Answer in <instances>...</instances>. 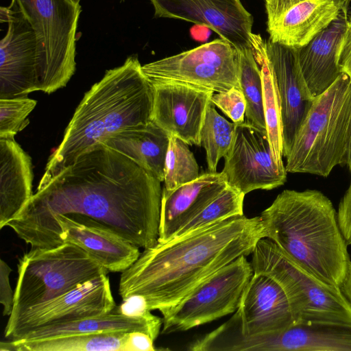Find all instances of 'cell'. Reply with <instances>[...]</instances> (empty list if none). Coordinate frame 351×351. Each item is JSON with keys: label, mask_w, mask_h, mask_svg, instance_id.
Here are the masks:
<instances>
[{"label": "cell", "mask_w": 351, "mask_h": 351, "mask_svg": "<svg viewBox=\"0 0 351 351\" xmlns=\"http://www.w3.org/2000/svg\"><path fill=\"white\" fill-rule=\"evenodd\" d=\"M161 182L125 155L99 143L46 184L5 227L31 247L56 216L112 231L144 249L158 241Z\"/></svg>", "instance_id": "1"}, {"label": "cell", "mask_w": 351, "mask_h": 351, "mask_svg": "<svg viewBox=\"0 0 351 351\" xmlns=\"http://www.w3.org/2000/svg\"><path fill=\"white\" fill-rule=\"evenodd\" d=\"M265 237L260 216L243 215L158 242L121 272L119 294L122 300L142 295L150 311L162 314L226 265L252 254Z\"/></svg>", "instance_id": "2"}, {"label": "cell", "mask_w": 351, "mask_h": 351, "mask_svg": "<svg viewBox=\"0 0 351 351\" xmlns=\"http://www.w3.org/2000/svg\"><path fill=\"white\" fill-rule=\"evenodd\" d=\"M153 103L152 85L136 56H129L121 66L106 71L76 108L38 186L112 135L150 121Z\"/></svg>", "instance_id": "3"}, {"label": "cell", "mask_w": 351, "mask_h": 351, "mask_svg": "<svg viewBox=\"0 0 351 351\" xmlns=\"http://www.w3.org/2000/svg\"><path fill=\"white\" fill-rule=\"evenodd\" d=\"M265 238L322 281L341 287L351 261L331 200L317 190H284L261 216Z\"/></svg>", "instance_id": "4"}, {"label": "cell", "mask_w": 351, "mask_h": 351, "mask_svg": "<svg viewBox=\"0 0 351 351\" xmlns=\"http://www.w3.org/2000/svg\"><path fill=\"white\" fill-rule=\"evenodd\" d=\"M350 123L351 82L342 73L313 99L286 157V171L327 177L344 165Z\"/></svg>", "instance_id": "5"}, {"label": "cell", "mask_w": 351, "mask_h": 351, "mask_svg": "<svg viewBox=\"0 0 351 351\" xmlns=\"http://www.w3.org/2000/svg\"><path fill=\"white\" fill-rule=\"evenodd\" d=\"M17 267L9 319L108 273L83 249L71 243L51 248L31 247L20 257Z\"/></svg>", "instance_id": "6"}, {"label": "cell", "mask_w": 351, "mask_h": 351, "mask_svg": "<svg viewBox=\"0 0 351 351\" xmlns=\"http://www.w3.org/2000/svg\"><path fill=\"white\" fill-rule=\"evenodd\" d=\"M252 255L253 272L271 278L283 290L295 324L313 321L351 324V304L341 287L316 278L267 238L258 241Z\"/></svg>", "instance_id": "7"}, {"label": "cell", "mask_w": 351, "mask_h": 351, "mask_svg": "<svg viewBox=\"0 0 351 351\" xmlns=\"http://www.w3.org/2000/svg\"><path fill=\"white\" fill-rule=\"evenodd\" d=\"M37 40L38 90L50 94L64 87L75 71L80 4L71 0H12Z\"/></svg>", "instance_id": "8"}, {"label": "cell", "mask_w": 351, "mask_h": 351, "mask_svg": "<svg viewBox=\"0 0 351 351\" xmlns=\"http://www.w3.org/2000/svg\"><path fill=\"white\" fill-rule=\"evenodd\" d=\"M246 257L241 256L226 265L162 313L161 333L186 331L234 313L254 274Z\"/></svg>", "instance_id": "9"}, {"label": "cell", "mask_w": 351, "mask_h": 351, "mask_svg": "<svg viewBox=\"0 0 351 351\" xmlns=\"http://www.w3.org/2000/svg\"><path fill=\"white\" fill-rule=\"evenodd\" d=\"M142 71L150 83L178 82L214 93L241 89L238 51L222 38L145 64Z\"/></svg>", "instance_id": "10"}, {"label": "cell", "mask_w": 351, "mask_h": 351, "mask_svg": "<svg viewBox=\"0 0 351 351\" xmlns=\"http://www.w3.org/2000/svg\"><path fill=\"white\" fill-rule=\"evenodd\" d=\"M116 306L110 279L101 275L71 291L8 319L4 336L16 340L40 328L103 315Z\"/></svg>", "instance_id": "11"}, {"label": "cell", "mask_w": 351, "mask_h": 351, "mask_svg": "<svg viewBox=\"0 0 351 351\" xmlns=\"http://www.w3.org/2000/svg\"><path fill=\"white\" fill-rule=\"evenodd\" d=\"M224 161L221 173L228 184L245 195L279 187L287 180V171L280 169L274 158L267 132L245 120L237 124Z\"/></svg>", "instance_id": "12"}, {"label": "cell", "mask_w": 351, "mask_h": 351, "mask_svg": "<svg viewBox=\"0 0 351 351\" xmlns=\"http://www.w3.org/2000/svg\"><path fill=\"white\" fill-rule=\"evenodd\" d=\"M1 21L8 28L0 42V99L27 96L39 90L35 32L13 2L1 7Z\"/></svg>", "instance_id": "13"}, {"label": "cell", "mask_w": 351, "mask_h": 351, "mask_svg": "<svg viewBox=\"0 0 351 351\" xmlns=\"http://www.w3.org/2000/svg\"><path fill=\"white\" fill-rule=\"evenodd\" d=\"M149 1L156 17L204 26L238 51L252 48L253 17L240 0Z\"/></svg>", "instance_id": "14"}, {"label": "cell", "mask_w": 351, "mask_h": 351, "mask_svg": "<svg viewBox=\"0 0 351 351\" xmlns=\"http://www.w3.org/2000/svg\"><path fill=\"white\" fill-rule=\"evenodd\" d=\"M252 48L262 55L274 75L282 109L283 156L287 157L295 134L314 97L300 68L298 49L263 40L253 34Z\"/></svg>", "instance_id": "15"}, {"label": "cell", "mask_w": 351, "mask_h": 351, "mask_svg": "<svg viewBox=\"0 0 351 351\" xmlns=\"http://www.w3.org/2000/svg\"><path fill=\"white\" fill-rule=\"evenodd\" d=\"M64 243L80 247L108 272L124 271L141 254L138 247L112 231L65 215L56 216L31 247L51 248Z\"/></svg>", "instance_id": "16"}, {"label": "cell", "mask_w": 351, "mask_h": 351, "mask_svg": "<svg viewBox=\"0 0 351 351\" xmlns=\"http://www.w3.org/2000/svg\"><path fill=\"white\" fill-rule=\"evenodd\" d=\"M151 121L169 136L201 146L200 132L213 91L173 81L151 83Z\"/></svg>", "instance_id": "17"}, {"label": "cell", "mask_w": 351, "mask_h": 351, "mask_svg": "<svg viewBox=\"0 0 351 351\" xmlns=\"http://www.w3.org/2000/svg\"><path fill=\"white\" fill-rule=\"evenodd\" d=\"M269 40L289 47L306 45L340 13L333 0H265Z\"/></svg>", "instance_id": "18"}, {"label": "cell", "mask_w": 351, "mask_h": 351, "mask_svg": "<svg viewBox=\"0 0 351 351\" xmlns=\"http://www.w3.org/2000/svg\"><path fill=\"white\" fill-rule=\"evenodd\" d=\"M241 332L255 335L282 331L295 324L288 300L271 278L253 274L234 313Z\"/></svg>", "instance_id": "19"}, {"label": "cell", "mask_w": 351, "mask_h": 351, "mask_svg": "<svg viewBox=\"0 0 351 351\" xmlns=\"http://www.w3.org/2000/svg\"><path fill=\"white\" fill-rule=\"evenodd\" d=\"M227 186L228 183L221 172H209L173 189L163 188L158 242L171 239Z\"/></svg>", "instance_id": "20"}, {"label": "cell", "mask_w": 351, "mask_h": 351, "mask_svg": "<svg viewBox=\"0 0 351 351\" xmlns=\"http://www.w3.org/2000/svg\"><path fill=\"white\" fill-rule=\"evenodd\" d=\"M348 19V12L340 11L336 19L306 45L298 49L302 73L313 97L324 93L342 73L338 55Z\"/></svg>", "instance_id": "21"}, {"label": "cell", "mask_w": 351, "mask_h": 351, "mask_svg": "<svg viewBox=\"0 0 351 351\" xmlns=\"http://www.w3.org/2000/svg\"><path fill=\"white\" fill-rule=\"evenodd\" d=\"M30 156L14 137H0V228L15 217L33 195Z\"/></svg>", "instance_id": "22"}, {"label": "cell", "mask_w": 351, "mask_h": 351, "mask_svg": "<svg viewBox=\"0 0 351 351\" xmlns=\"http://www.w3.org/2000/svg\"><path fill=\"white\" fill-rule=\"evenodd\" d=\"M169 137L150 121L125 128L101 143L125 155L162 182Z\"/></svg>", "instance_id": "23"}, {"label": "cell", "mask_w": 351, "mask_h": 351, "mask_svg": "<svg viewBox=\"0 0 351 351\" xmlns=\"http://www.w3.org/2000/svg\"><path fill=\"white\" fill-rule=\"evenodd\" d=\"M162 326V318L152 313L143 317H130L121 313L116 305L107 313L40 328L19 339L32 340L70 335L141 331L148 334L155 341Z\"/></svg>", "instance_id": "24"}, {"label": "cell", "mask_w": 351, "mask_h": 351, "mask_svg": "<svg viewBox=\"0 0 351 351\" xmlns=\"http://www.w3.org/2000/svg\"><path fill=\"white\" fill-rule=\"evenodd\" d=\"M128 332L70 335L40 339L1 341V351H123Z\"/></svg>", "instance_id": "25"}, {"label": "cell", "mask_w": 351, "mask_h": 351, "mask_svg": "<svg viewBox=\"0 0 351 351\" xmlns=\"http://www.w3.org/2000/svg\"><path fill=\"white\" fill-rule=\"evenodd\" d=\"M254 55L261 69L264 119L272 154L278 167L286 169L282 161V109L276 81L265 58L256 52Z\"/></svg>", "instance_id": "26"}, {"label": "cell", "mask_w": 351, "mask_h": 351, "mask_svg": "<svg viewBox=\"0 0 351 351\" xmlns=\"http://www.w3.org/2000/svg\"><path fill=\"white\" fill-rule=\"evenodd\" d=\"M238 54L239 81L247 104L245 121L267 132L263 112L261 67L258 66L253 48L238 51Z\"/></svg>", "instance_id": "27"}, {"label": "cell", "mask_w": 351, "mask_h": 351, "mask_svg": "<svg viewBox=\"0 0 351 351\" xmlns=\"http://www.w3.org/2000/svg\"><path fill=\"white\" fill-rule=\"evenodd\" d=\"M237 124L230 122L216 110L214 104H208L205 119L200 132L201 146L206 154L209 172H216L221 158L229 150L235 134Z\"/></svg>", "instance_id": "28"}, {"label": "cell", "mask_w": 351, "mask_h": 351, "mask_svg": "<svg viewBox=\"0 0 351 351\" xmlns=\"http://www.w3.org/2000/svg\"><path fill=\"white\" fill-rule=\"evenodd\" d=\"M245 195L241 191L228 184L217 197L182 227L173 237L184 235L230 217L243 215Z\"/></svg>", "instance_id": "29"}, {"label": "cell", "mask_w": 351, "mask_h": 351, "mask_svg": "<svg viewBox=\"0 0 351 351\" xmlns=\"http://www.w3.org/2000/svg\"><path fill=\"white\" fill-rule=\"evenodd\" d=\"M188 145L170 136L165 161L164 189H173L200 176L197 161Z\"/></svg>", "instance_id": "30"}, {"label": "cell", "mask_w": 351, "mask_h": 351, "mask_svg": "<svg viewBox=\"0 0 351 351\" xmlns=\"http://www.w3.org/2000/svg\"><path fill=\"white\" fill-rule=\"evenodd\" d=\"M36 104L27 96L0 99V137H14L23 130Z\"/></svg>", "instance_id": "31"}, {"label": "cell", "mask_w": 351, "mask_h": 351, "mask_svg": "<svg viewBox=\"0 0 351 351\" xmlns=\"http://www.w3.org/2000/svg\"><path fill=\"white\" fill-rule=\"evenodd\" d=\"M211 101L236 124L245 121L246 101L242 90L233 87L213 93Z\"/></svg>", "instance_id": "32"}, {"label": "cell", "mask_w": 351, "mask_h": 351, "mask_svg": "<svg viewBox=\"0 0 351 351\" xmlns=\"http://www.w3.org/2000/svg\"><path fill=\"white\" fill-rule=\"evenodd\" d=\"M337 220L348 245H351V181L337 209Z\"/></svg>", "instance_id": "33"}, {"label": "cell", "mask_w": 351, "mask_h": 351, "mask_svg": "<svg viewBox=\"0 0 351 351\" xmlns=\"http://www.w3.org/2000/svg\"><path fill=\"white\" fill-rule=\"evenodd\" d=\"M12 269L3 260H0V303L3 305V315H10L14 306V295L10 283V274Z\"/></svg>", "instance_id": "34"}, {"label": "cell", "mask_w": 351, "mask_h": 351, "mask_svg": "<svg viewBox=\"0 0 351 351\" xmlns=\"http://www.w3.org/2000/svg\"><path fill=\"white\" fill-rule=\"evenodd\" d=\"M117 308L121 313L130 317H143L152 313L146 298L140 294H133L123 299Z\"/></svg>", "instance_id": "35"}, {"label": "cell", "mask_w": 351, "mask_h": 351, "mask_svg": "<svg viewBox=\"0 0 351 351\" xmlns=\"http://www.w3.org/2000/svg\"><path fill=\"white\" fill-rule=\"evenodd\" d=\"M338 64L341 73L346 74L351 82V14L343 36L338 55Z\"/></svg>", "instance_id": "36"}, {"label": "cell", "mask_w": 351, "mask_h": 351, "mask_svg": "<svg viewBox=\"0 0 351 351\" xmlns=\"http://www.w3.org/2000/svg\"><path fill=\"white\" fill-rule=\"evenodd\" d=\"M154 340L141 331L128 332L123 351H155Z\"/></svg>", "instance_id": "37"}, {"label": "cell", "mask_w": 351, "mask_h": 351, "mask_svg": "<svg viewBox=\"0 0 351 351\" xmlns=\"http://www.w3.org/2000/svg\"><path fill=\"white\" fill-rule=\"evenodd\" d=\"M341 289L351 304V264Z\"/></svg>", "instance_id": "38"}, {"label": "cell", "mask_w": 351, "mask_h": 351, "mask_svg": "<svg viewBox=\"0 0 351 351\" xmlns=\"http://www.w3.org/2000/svg\"><path fill=\"white\" fill-rule=\"evenodd\" d=\"M344 165L347 166L349 171L351 172V123L348 136Z\"/></svg>", "instance_id": "39"}, {"label": "cell", "mask_w": 351, "mask_h": 351, "mask_svg": "<svg viewBox=\"0 0 351 351\" xmlns=\"http://www.w3.org/2000/svg\"><path fill=\"white\" fill-rule=\"evenodd\" d=\"M341 11L348 12L350 0H333Z\"/></svg>", "instance_id": "40"}, {"label": "cell", "mask_w": 351, "mask_h": 351, "mask_svg": "<svg viewBox=\"0 0 351 351\" xmlns=\"http://www.w3.org/2000/svg\"><path fill=\"white\" fill-rule=\"evenodd\" d=\"M71 1L75 4H80V0H71Z\"/></svg>", "instance_id": "41"}, {"label": "cell", "mask_w": 351, "mask_h": 351, "mask_svg": "<svg viewBox=\"0 0 351 351\" xmlns=\"http://www.w3.org/2000/svg\"><path fill=\"white\" fill-rule=\"evenodd\" d=\"M121 1H125V0H121Z\"/></svg>", "instance_id": "42"}]
</instances>
